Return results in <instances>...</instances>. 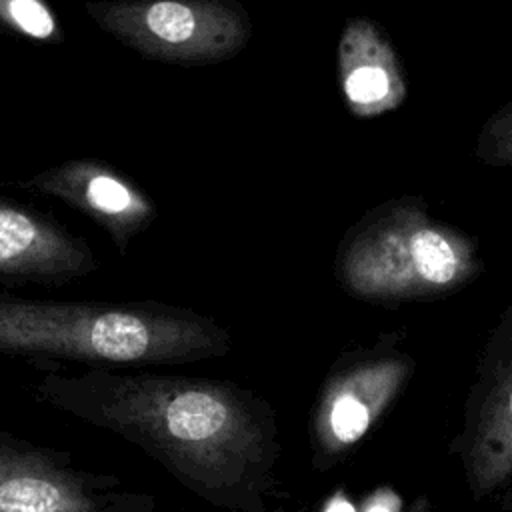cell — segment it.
Here are the masks:
<instances>
[{
	"mask_svg": "<svg viewBox=\"0 0 512 512\" xmlns=\"http://www.w3.org/2000/svg\"><path fill=\"white\" fill-rule=\"evenodd\" d=\"M34 398L134 444L228 512H274L280 444L270 404L234 382L152 370L46 372Z\"/></svg>",
	"mask_w": 512,
	"mask_h": 512,
	"instance_id": "1",
	"label": "cell"
},
{
	"mask_svg": "<svg viewBox=\"0 0 512 512\" xmlns=\"http://www.w3.org/2000/svg\"><path fill=\"white\" fill-rule=\"evenodd\" d=\"M214 318L156 300H44L0 292V354L86 368H152L228 354Z\"/></svg>",
	"mask_w": 512,
	"mask_h": 512,
	"instance_id": "2",
	"label": "cell"
},
{
	"mask_svg": "<svg viewBox=\"0 0 512 512\" xmlns=\"http://www.w3.org/2000/svg\"><path fill=\"white\" fill-rule=\"evenodd\" d=\"M484 264L474 236L428 212L418 196L386 200L342 236L334 276L372 304L434 300L468 286Z\"/></svg>",
	"mask_w": 512,
	"mask_h": 512,
	"instance_id": "3",
	"label": "cell"
},
{
	"mask_svg": "<svg viewBox=\"0 0 512 512\" xmlns=\"http://www.w3.org/2000/svg\"><path fill=\"white\" fill-rule=\"evenodd\" d=\"M84 8L120 44L166 64H218L252 38V18L236 0H98Z\"/></svg>",
	"mask_w": 512,
	"mask_h": 512,
	"instance_id": "4",
	"label": "cell"
},
{
	"mask_svg": "<svg viewBox=\"0 0 512 512\" xmlns=\"http://www.w3.org/2000/svg\"><path fill=\"white\" fill-rule=\"evenodd\" d=\"M0 512H156L152 494L0 428Z\"/></svg>",
	"mask_w": 512,
	"mask_h": 512,
	"instance_id": "5",
	"label": "cell"
},
{
	"mask_svg": "<svg viewBox=\"0 0 512 512\" xmlns=\"http://www.w3.org/2000/svg\"><path fill=\"white\" fill-rule=\"evenodd\" d=\"M412 356L394 348L360 350L332 368L310 422L314 462L328 468L388 412L414 374Z\"/></svg>",
	"mask_w": 512,
	"mask_h": 512,
	"instance_id": "6",
	"label": "cell"
},
{
	"mask_svg": "<svg viewBox=\"0 0 512 512\" xmlns=\"http://www.w3.org/2000/svg\"><path fill=\"white\" fill-rule=\"evenodd\" d=\"M470 494L482 500L512 480V304L482 350L454 442Z\"/></svg>",
	"mask_w": 512,
	"mask_h": 512,
	"instance_id": "7",
	"label": "cell"
},
{
	"mask_svg": "<svg viewBox=\"0 0 512 512\" xmlns=\"http://www.w3.org/2000/svg\"><path fill=\"white\" fill-rule=\"evenodd\" d=\"M18 186L56 198L88 216L110 236L122 256L158 214L154 200L138 184L114 166L92 158L46 168Z\"/></svg>",
	"mask_w": 512,
	"mask_h": 512,
	"instance_id": "8",
	"label": "cell"
},
{
	"mask_svg": "<svg viewBox=\"0 0 512 512\" xmlns=\"http://www.w3.org/2000/svg\"><path fill=\"white\" fill-rule=\"evenodd\" d=\"M96 268L84 238L50 214L0 196V282L60 286Z\"/></svg>",
	"mask_w": 512,
	"mask_h": 512,
	"instance_id": "9",
	"label": "cell"
},
{
	"mask_svg": "<svg viewBox=\"0 0 512 512\" xmlns=\"http://www.w3.org/2000/svg\"><path fill=\"white\" fill-rule=\"evenodd\" d=\"M338 86L348 110L374 118L400 108L408 96L402 62L384 28L366 18H348L336 50Z\"/></svg>",
	"mask_w": 512,
	"mask_h": 512,
	"instance_id": "10",
	"label": "cell"
},
{
	"mask_svg": "<svg viewBox=\"0 0 512 512\" xmlns=\"http://www.w3.org/2000/svg\"><path fill=\"white\" fill-rule=\"evenodd\" d=\"M0 34L36 44L64 42V30L46 0H0Z\"/></svg>",
	"mask_w": 512,
	"mask_h": 512,
	"instance_id": "11",
	"label": "cell"
},
{
	"mask_svg": "<svg viewBox=\"0 0 512 512\" xmlns=\"http://www.w3.org/2000/svg\"><path fill=\"white\" fill-rule=\"evenodd\" d=\"M474 154L484 164L512 168V100L486 118L478 132Z\"/></svg>",
	"mask_w": 512,
	"mask_h": 512,
	"instance_id": "12",
	"label": "cell"
},
{
	"mask_svg": "<svg viewBox=\"0 0 512 512\" xmlns=\"http://www.w3.org/2000/svg\"><path fill=\"white\" fill-rule=\"evenodd\" d=\"M410 512H430V510H428V502H426L424 498H418V500L414 502V506H412Z\"/></svg>",
	"mask_w": 512,
	"mask_h": 512,
	"instance_id": "13",
	"label": "cell"
}]
</instances>
